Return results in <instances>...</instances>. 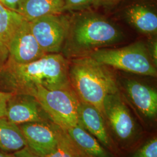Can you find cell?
Listing matches in <instances>:
<instances>
[{"label":"cell","instance_id":"cell-23","mask_svg":"<svg viewBox=\"0 0 157 157\" xmlns=\"http://www.w3.org/2000/svg\"><path fill=\"white\" fill-rule=\"evenodd\" d=\"M122 0H95L93 6L95 7H111L115 6Z\"/></svg>","mask_w":157,"mask_h":157},{"label":"cell","instance_id":"cell-27","mask_svg":"<svg viewBox=\"0 0 157 157\" xmlns=\"http://www.w3.org/2000/svg\"><path fill=\"white\" fill-rule=\"evenodd\" d=\"M74 157H82V156H81L80 155H79V154H76L75 156H74Z\"/></svg>","mask_w":157,"mask_h":157},{"label":"cell","instance_id":"cell-14","mask_svg":"<svg viewBox=\"0 0 157 157\" xmlns=\"http://www.w3.org/2000/svg\"><path fill=\"white\" fill-rule=\"evenodd\" d=\"M63 0H21L15 11L27 21L63 12Z\"/></svg>","mask_w":157,"mask_h":157},{"label":"cell","instance_id":"cell-9","mask_svg":"<svg viewBox=\"0 0 157 157\" xmlns=\"http://www.w3.org/2000/svg\"><path fill=\"white\" fill-rule=\"evenodd\" d=\"M43 112H45L33 96L14 94L7 104L6 117L17 124L43 122Z\"/></svg>","mask_w":157,"mask_h":157},{"label":"cell","instance_id":"cell-11","mask_svg":"<svg viewBox=\"0 0 157 157\" xmlns=\"http://www.w3.org/2000/svg\"><path fill=\"white\" fill-rule=\"evenodd\" d=\"M124 87L135 106L145 117L154 118L157 113V93L151 87L133 80L125 82Z\"/></svg>","mask_w":157,"mask_h":157},{"label":"cell","instance_id":"cell-21","mask_svg":"<svg viewBox=\"0 0 157 157\" xmlns=\"http://www.w3.org/2000/svg\"><path fill=\"white\" fill-rule=\"evenodd\" d=\"M14 93L0 91V118L6 117L7 104Z\"/></svg>","mask_w":157,"mask_h":157},{"label":"cell","instance_id":"cell-18","mask_svg":"<svg viewBox=\"0 0 157 157\" xmlns=\"http://www.w3.org/2000/svg\"><path fill=\"white\" fill-rule=\"evenodd\" d=\"M76 154L69 143L61 136L56 147L44 157H74Z\"/></svg>","mask_w":157,"mask_h":157},{"label":"cell","instance_id":"cell-26","mask_svg":"<svg viewBox=\"0 0 157 157\" xmlns=\"http://www.w3.org/2000/svg\"><path fill=\"white\" fill-rule=\"evenodd\" d=\"M0 157H10V156H9V155H6V154H4V153H2V152H0Z\"/></svg>","mask_w":157,"mask_h":157},{"label":"cell","instance_id":"cell-6","mask_svg":"<svg viewBox=\"0 0 157 157\" xmlns=\"http://www.w3.org/2000/svg\"><path fill=\"white\" fill-rule=\"evenodd\" d=\"M32 32L45 54L59 53L67 37L69 21L59 15L40 17L29 22Z\"/></svg>","mask_w":157,"mask_h":157},{"label":"cell","instance_id":"cell-22","mask_svg":"<svg viewBox=\"0 0 157 157\" xmlns=\"http://www.w3.org/2000/svg\"><path fill=\"white\" fill-rule=\"evenodd\" d=\"M13 157H43L34 153L28 146L24 147L21 150L15 152Z\"/></svg>","mask_w":157,"mask_h":157},{"label":"cell","instance_id":"cell-5","mask_svg":"<svg viewBox=\"0 0 157 157\" xmlns=\"http://www.w3.org/2000/svg\"><path fill=\"white\" fill-rule=\"evenodd\" d=\"M51 120L64 130L79 124V101L68 89L48 90L39 86L29 91Z\"/></svg>","mask_w":157,"mask_h":157},{"label":"cell","instance_id":"cell-1","mask_svg":"<svg viewBox=\"0 0 157 157\" xmlns=\"http://www.w3.org/2000/svg\"><path fill=\"white\" fill-rule=\"evenodd\" d=\"M69 65L59 53L47 54L28 63L8 58L0 68V86L8 92L25 94L39 86L48 90L68 89Z\"/></svg>","mask_w":157,"mask_h":157},{"label":"cell","instance_id":"cell-24","mask_svg":"<svg viewBox=\"0 0 157 157\" xmlns=\"http://www.w3.org/2000/svg\"><path fill=\"white\" fill-rule=\"evenodd\" d=\"M21 0H3L4 6L8 8L13 10V11H16L17 6L18 5V3Z\"/></svg>","mask_w":157,"mask_h":157},{"label":"cell","instance_id":"cell-16","mask_svg":"<svg viewBox=\"0 0 157 157\" xmlns=\"http://www.w3.org/2000/svg\"><path fill=\"white\" fill-rule=\"evenodd\" d=\"M68 136L78 147L92 157H110L98 140L79 124L67 130Z\"/></svg>","mask_w":157,"mask_h":157},{"label":"cell","instance_id":"cell-20","mask_svg":"<svg viewBox=\"0 0 157 157\" xmlns=\"http://www.w3.org/2000/svg\"><path fill=\"white\" fill-rule=\"evenodd\" d=\"M95 0H63V12L79 10L93 5Z\"/></svg>","mask_w":157,"mask_h":157},{"label":"cell","instance_id":"cell-8","mask_svg":"<svg viewBox=\"0 0 157 157\" xmlns=\"http://www.w3.org/2000/svg\"><path fill=\"white\" fill-rule=\"evenodd\" d=\"M104 115L119 139L127 140L133 135L135 130L133 119L118 92L108 94L105 98Z\"/></svg>","mask_w":157,"mask_h":157},{"label":"cell","instance_id":"cell-17","mask_svg":"<svg viewBox=\"0 0 157 157\" xmlns=\"http://www.w3.org/2000/svg\"><path fill=\"white\" fill-rule=\"evenodd\" d=\"M26 146L20 127L6 117L0 118V148L6 151L16 152Z\"/></svg>","mask_w":157,"mask_h":157},{"label":"cell","instance_id":"cell-15","mask_svg":"<svg viewBox=\"0 0 157 157\" xmlns=\"http://www.w3.org/2000/svg\"><path fill=\"white\" fill-rule=\"evenodd\" d=\"M128 22L141 33L156 34L157 15L151 8L144 4H135L129 6L125 12Z\"/></svg>","mask_w":157,"mask_h":157},{"label":"cell","instance_id":"cell-28","mask_svg":"<svg viewBox=\"0 0 157 157\" xmlns=\"http://www.w3.org/2000/svg\"><path fill=\"white\" fill-rule=\"evenodd\" d=\"M0 2L1 3H2L4 6V1H3V0H0Z\"/></svg>","mask_w":157,"mask_h":157},{"label":"cell","instance_id":"cell-12","mask_svg":"<svg viewBox=\"0 0 157 157\" xmlns=\"http://www.w3.org/2000/svg\"><path fill=\"white\" fill-rule=\"evenodd\" d=\"M25 20L17 12L0 2V68L9 57V47L17 29Z\"/></svg>","mask_w":157,"mask_h":157},{"label":"cell","instance_id":"cell-25","mask_svg":"<svg viewBox=\"0 0 157 157\" xmlns=\"http://www.w3.org/2000/svg\"><path fill=\"white\" fill-rule=\"evenodd\" d=\"M151 51H150L151 56L152 59L153 60V61L154 62V63H155V65L157 64V43H154L153 44V45L152 46Z\"/></svg>","mask_w":157,"mask_h":157},{"label":"cell","instance_id":"cell-2","mask_svg":"<svg viewBox=\"0 0 157 157\" xmlns=\"http://www.w3.org/2000/svg\"><path fill=\"white\" fill-rule=\"evenodd\" d=\"M69 78L81 101L95 107L104 117L105 98L118 92L115 78L108 67L88 56L78 57L69 65Z\"/></svg>","mask_w":157,"mask_h":157},{"label":"cell","instance_id":"cell-10","mask_svg":"<svg viewBox=\"0 0 157 157\" xmlns=\"http://www.w3.org/2000/svg\"><path fill=\"white\" fill-rule=\"evenodd\" d=\"M19 127L27 146L41 157H45L56 147L61 137L43 122L26 123L21 124Z\"/></svg>","mask_w":157,"mask_h":157},{"label":"cell","instance_id":"cell-3","mask_svg":"<svg viewBox=\"0 0 157 157\" xmlns=\"http://www.w3.org/2000/svg\"><path fill=\"white\" fill-rule=\"evenodd\" d=\"M122 32L112 23L94 13H83L69 21L65 48L67 53L80 56L117 43Z\"/></svg>","mask_w":157,"mask_h":157},{"label":"cell","instance_id":"cell-13","mask_svg":"<svg viewBox=\"0 0 157 157\" xmlns=\"http://www.w3.org/2000/svg\"><path fill=\"white\" fill-rule=\"evenodd\" d=\"M78 122L91 135L105 146L110 145V141L103 121V115L92 105L79 101Z\"/></svg>","mask_w":157,"mask_h":157},{"label":"cell","instance_id":"cell-19","mask_svg":"<svg viewBox=\"0 0 157 157\" xmlns=\"http://www.w3.org/2000/svg\"><path fill=\"white\" fill-rule=\"evenodd\" d=\"M132 157H157V138L147 142Z\"/></svg>","mask_w":157,"mask_h":157},{"label":"cell","instance_id":"cell-7","mask_svg":"<svg viewBox=\"0 0 157 157\" xmlns=\"http://www.w3.org/2000/svg\"><path fill=\"white\" fill-rule=\"evenodd\" d=\"M45 54L32 33L29 22L25 19L11 41L8 58L18 63H28Z\"/></svg>","mask_w":157,"mask_h":157},{"label":"cell","instance_id":"cell-4","mask_svg":"<svg viewBox=\"0 0 157 157\" xmlns=\"http://www.w3.org/2000/svg\"><path fill=\"white\" fill-rule=\"evenodd\" d=\"M88 56L107 67L140 75L157 76L150 51L142 42L118 48L97 49Z\"/></svg>","mask_w":157,"mask_h":157}]
</instances>
